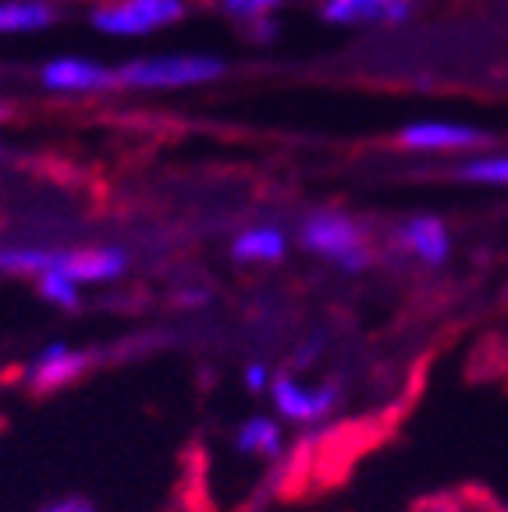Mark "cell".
I'll list each match as a JSON object with an SVG mask.
<instances>
[{"label":"cell","instance_id":"obj_1","mask_svg":"<svg viewBox=\"0 0 508 512\" xmlns=\"http://www.w3.org/2000/svg\"><path fill=\"white\" fill-rule=\"evenodd\" d=\"M128 271V253L118 246L100 249H47V246H0V274L43 278L64 274L75 285H104Z\"/></svg>","mask_w":508,"mask_h":512},{"label":"cell","instance_id":"obj_2","mask_svg":"<svg viewBox=\"0 0 508 512\" xmlns=\"http://www.w3.org/2000/svg\"><path fill=\"white\" fill-rule=\"evenodd\" d=\"M114 72H118V86L128 89H189L217 82L228 72V64L217 54H164L139 57Z\"/></svg>","mask_w":508,"mask_h":512},{"label":"cell","instance_id":"obj_3","mask_svg":"<svg viewBox=\"0 0 508 512\" xmlns=\"http://www.w3.org/2000/svg\"><path fill=\"white\" fill-rule=\"evenodd\" d=\"M299 242L310 253L324 256L331 264H338L342 271L359 274L370 267V246H366V235L349 214L342 210H313L299 228Z\"/></svg>","mask_w":508,"mask_h":512},{"label":"cell","instance_id":"obj_4","mask_svg":"<svg viewBox=\"0 0 508 512\" xmlns=\"http://www.w3.org/2000/svg\"><path fill=\"white\" fill-rule=\"evenodd\" d=\"M189 11L185 0H107L89 11V25L114 40H139L167 25H178Z\"/></svg>","mask_w":508,"mask_h":512},{"label":"cell","instance_id":"obj_5","mask_svg":"<svg viewBox=\"0 0 508 512\" xmlns=\"http://www.w3.org/2000/svg\"><path fill=\"white\" fill-rule=\"evenodd\" d=\"M270 399L278 406V413L292 424H313V420H324L327 413L338 402V388L334 384H302L292 374L270 377Z\"/></svg>","mask_w":508,"mask_h":512},{"label":"cell","instance_id":"obj_6","mask_svg":"<svg viewBox=\"0 0 508 512\" xmlns=\"http://www.w3.org/2000/svg\"><path fill=\"white\" fill-rule=\"evenodd\" d=\"M40 82L50 93H104V89L118 86V72L107 68L100 61H89V57H54L40 68Z\"/></svg>","mask_w":508,"mask_h":512},{"label":"cell","instance_id":"obj_7","mask_svg":"<svg viewBox=\"0 0 508 512\" xmlns=\"http://www.w3.org/2000/svg\"><path fill=\"white\" fill-rule=\"evenodd\" d=\"M398 143L405 150H427V153H448V150H473L487 143V132L466 121H413L398 132Z\"/></svg>","mask_w":508,"mask_h":512},{"label":"cell","instance_id":"obj_8","mask_svg":"<svg viewBox=\"0 0 508 512\" xmlns=\"http://www.w3.org/2000/svg\"><path fill=\"white\" fill-rule=\"evenodd\" d=\"M409 15H413V0H324L320 4V18L331 25H398Z\"/></svg>","mask_w":508,"mask_h":512},{"label":"cell","instance_id":"obj_9","mask_svg":"<svg viewBox=\"0 0 508 512\" xmlns=\"http://www.w3.org/2000/svg\"><path fill=\"white\" fill-rule=\"evenodd\" d=\"M395 242L427 267H441L448 260V253H452V235H448L445 224L430 214L409 217V221L398 228Z\"/></svg>","mask_w":508,"mask_h":512},{"label":"cell","instance_id":"obj_10","mask_svg":"<svg viewBox=\"0 0 508 512\" xmlns=\"http://www.w3.org/2000/svg\"><path fill=\"white\" fill-rule=\"evenodd\" d=\"M82 370H86V352H75L64 342H54L29 363V384L36 392H54V388L72 384Z\"/></svg>","mask_w":508,"mask_h":512},{"label":"cell","instance_id":"obj_11","mask_svg":"<svg viewBox=\"0 0 508 512\" xmlns=\"http://www.w3.org/2000/svg\"><path fill=\"white\" fill-rule=\"evenodd\" d=\"M285 249V232L274 228V224H253L231 242V256L242 260V264H278V260H285Z\"/></svg>","mask_w":508,"mask_h":512},{"label":"cell","instance_id":"obj_12","mask_svg":"<svg viewBox=\"0 0 508 512\" xmlns=\"http://www.w3.org/2000/svg\"><path fill=\"white\" fill-rule=\"evenodd\" d=\"M57 22L50 0H0V36H29Z\"/></svg>","mask_w":508,"mask_h":512},{"label":"cell","instance_id":"obj_13","mask_svg":"<svg viewBox=\"0 0 508 512\" xmlns=\"http://www.w3.org/2000/svg\"><path fill=\"white\" fill-rule=\"evenodd\" d=\"M235 445H239V452H256V456L274 459L281 456V427L274 420H267V416H256V420L242 424Z\"/></svg>","mask_w":508,"mask_h":512},{"label":"cell","instance_id":"obj_14","mask_svg":"<svg viewBox=\"0 0 508 512\" xmlns=\"http://www.w3.org/2000/svg\"><path fill=\"white\" fill-rule=\"evenodd\" d=\"M459 178L469 185H508V153H491V157L462 160Z\"/></svg>","mask_w":508,"mask_h":512},{"label":"cell","instance_id":"obj_15","mask_svg":"<svg viewBox=\"0 0 508 512\" xmlns=\"http://www.w3.org/2000/svg\"><path fill=\"white\" fill-rule=\"evenodd\" d=\"M36 285H40V296L61 310H75L82 299V288L64 274H43V278H36Z\"/></svg>","mask_w":508,"mask_h":512},{"label":"cell","instance_id":"obj_16","mask_svg":"<svg viewBox=\"0 0 508 512\" xmlns=\"http://www.w3.org/2000/svg\"><path fill=\"white\" fill-rule=\"evenodd\" d=\"M285 0H221V11L235 22H260V18H274V11L281 8Z\"/></svg>","mask_w":508,"mask_h":512},{"label":"cell","instance_id":"obj_17","mask_svg":"<svg viewBox=\"0 0 508 512\" xmlns=\"http://www.w3.org/2000/svg\"><path fill=\"white\" fill-rule=\"evenodd\" d=\"M413 512H498V509H487L480 498H469V495H434L416 505Z\"/></svg>","mask_w":508,"mask_h":512},{"label":"cell","instance_id":"obj_18","mask_svg":"<svg viewBox=\"0 0 508 512\" xmlns=\"http://www.w3.org/2000/svg\"><path fill=\"white\" fill-rule=\"evenodd\" d=\"M40 512H100L96 509L89 498H75V495H68V498H57V502H47Z\"/></svg>","mask_w":508,"mask_h":512},{"label":"cell","instance_id":"obj_19","mask_svg":"<svg viewBox=\"0 0 508 512\" xmlns=\"http://www.w3.org/2000/svg\"><path fill=\"white\" fill-rule=\"evenodd\" d=\"M278 22L274 18H260V22L249 25V36H253V43H274L278 40Z\"/></svg>","mask_w":508,"mask_h":512},{"label":"cell","instance_id":"obj_20","mask_svg":"<svg viewBox=\"0 0 508 512\" xmlns=\"http://www.w3.org/2000/svg\"><path fill=\"white\" fill-rule=\"evenodd\" d=\"M246 384L249 388H256V392L270 388V377H267V370H263V363H253V367L246 370Z\"/></svg>","mask_w":508,"mask_h":512},{"label":"cell","instance_id":"obj_21","mask_svg":"<svg viewBox=\"0 0 508 512\" xmlns=\"http://www.w3.org/2000/svg\"><path fill=\"white\" fill-rule=\"evenodd\" d=\"M4 118H8V107H4V104H0V121H4Z\"/></svg>","mask_w":508,"mask_h":512},{"label":"cell","instance_id":"obj_22","mask_svg":"<svg viewBox=\"0 0 508 512\" xmlns=\"http://www.w3.org/2000/svg\"><path fill=\"white\" fill-rule=\"evenodd\" d=\"M0 164H4V153H0Z\"/></svg>","mask_w":508,"mask_h":512}]
</instances>
